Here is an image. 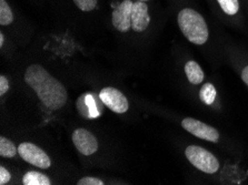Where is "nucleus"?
<instances>
[{"instance_id": "obj_1", "label": "nucleus", "mask_w": 248, "mask_h": 185, "mask_svg": "<svg viewBox=\"0 0 248 185\" xmlns=\"http://www.w3.org/2000/svg\"><path fill=\"white\" fill-rule=\"evenodd\" d=\"M25 81L37 93L46 108L59 110L66 104L68 99L66 88L43 66H29L25 72Z\"/></svg>"}, {"instance_id": "obj_2", "label": "nucleus", "mask_w": 248, "mask_h": 185, "mask_svg": "<svg viewBox=\"0 0 248 185\" xmlns=\"http://www.w3.org/2000/svg\"><path fill=\"white\" fill-rule=\"evenodd\" d=\"M180 31L195 46H204L209 40L208 25L204 17L193 8H184L178 13Z\"/></svg>"}, {"instance_id": "obj_3", "label": "nucleus", "mask_w": 248, "mask_h": 185, "mask_svg": "<svg viewBox=\"0 0 248 185\" xmlns=\"http://www.w3.org/2000/svg\"><path fill=\"white\" fill-rule=\"evenodd\" d=\"M185 157L195 169L205 174H216L220 169L218 157L202 146L195 144L186 146Z\"/></svg>"}, {"instance_id": "obj_4", "label": "nucleus", "mask_w": 248, "mask_h": 185, "mask_svg": "<svg viewBox=\"0 0 248 185\" xmlns=\"http://www.w3.org/2000/svg\"><path fill=\"white\" fill-rule=\"evenodd\" d=\"M180 126L184 130L194 135L195 138L214 143V144L220 142V132L216 128L202 122L201 120L187 116V118H184L180 121Z\"/></svg>"}, {"instance_id": "obj_5", "label": "nucleus", "mask_w": 248, "mask_h": 185, "mask_svg": "<svg viewBox=\"0 0 248 185\" xmlns=\"http://www.w3.org/2000/svg\"><path fill=\"white\" fill-rule=\"evenodd\" d=\"M18 153H19L22 160H25L29 164L35 165L37 168L48 169L51 165V161L48 154L33 143H21L18 146Z\"/></svg>"}, {"instance_id": "obj_6", "label": "nucleus", "mask_w": 248, "mask_h": 185, "mask_svg": "<svg viewBox=\"0 0 248 185\" xmlns=\"http://www.w3.org/2000/svg\"><path fill=\"white\" fill-rule=\"evenodd\" d=\"M99 98L103 103L116 113H125L128 111L129 103L125 94L112 86L104 88L99 93Z\"/></svg>"}, {"instance_id": "obj_7", "label": "nucleus", "mask_w": 248, "mask_h": 185, "mask_svg": "<svg viewBox=\"0 0 248 185\" xmlns=\"http://www.w3.org/2000/svg\"><path fill=\"white\" fill-rule=\"evenodd\" d=\"M73 142L81 154L88 157L98 151V141L92 132L86 129H77L73 133Z\"/></svg>"}, {"instance_id": "obj_8", "label": "nucleus", "mask_w": 248, "mask_h": 185, "mask_svg": "<svg viewBox=\"0 0 248 185\" xmlns=\"http://www.w3.org/2000/svg\"><path fill=\"white\" fill-rule=\"evenodd\" d=\"M134 2L131 0H124L112 11V25L120 32H127L131 28V10Z\"/></svg>"}, {"instance_id": "obj_9", "label": "nucleus", "mask_w": 248, "mask_h": 185, "mask_svg": "<svg viewBox=\"0 0 248 185\" xmlns=\"http://www.w3.org/2000/svg\"><path fill=\"white\" fill-rule=\"evenodd\" d=\"M150 22V16L148 14V6L145 1L137 0L134 2L131 10V29L136 32H141L147 29Z\"/></svg>"}, {"instance_id": "obj_10", "label": "nucleus", "mask_w": 248, "mask_h": 185, "mask_svg": "<svg viewBox=\"0 0 248 185\" xmlns=\"http://www.w3.org/2000/svg\"><path fill=\"white\" fill-rule=\"evenodd\" d=\"M187 81L193 85H202L205 80V72L199 63L195 60H187L184 66Z\"/></svg>"}, {"instance_id": "obj_11", "label": "nucleus", "mask_w": 248, "mask_h": 185, "mask_svg": "<svg viewBox=\"0 0 248 185\" xmlns=\"http://www.w3.org/2000/svg\"><path fill=\"white\" fill-rule=\"evenodd\" d=\"M217 89L212 82H205L201 85L198 91V97L202 103L206 105H213L216 103L217 100Z\"/></svg>"}, {"instance_id": "obj_12", "label": "nucleus", "mask_w": 248, "mask_h": 185, "mask_svg": "<svg viewBox=\"0 0 248 185\" xmlns=\"http://www.w3.org/2000/svg\"><path fill=\"white\" fill-rule=\"evenodd\" d=\"M22 183L25 185H50L49 177L37 171H29L22 177Z\"/></svg>"}, {"instance_id": "obj_13", "label": "nucleus", "mask_w": 248, "mask_h": 185, "mask_svg": "<svg viewBox=\"0 0 248 185\" xmlns=\"http://www.w3.org/2000/svg\"><path fill=\"white\" fill-rule=\"evenodd\" d=\"M220 9L227 16H236L239 13L240 5L238 0H217Z\"/></svg>"}, {"instance_id": "obj_14", "label": "nucleus", "mask_w": 248, "mask_h": 185, "mask_svg": "<svg viewBox=\"0 0 248 185\" xmlns=\"http://www.w3.org/2000/svg\"><path fill=\"white\" fill-rule=\"evenodd\" d=\"M18 153V148L10 140L1 137L0 138V156L3 157H14Z\"/></svg>"}, {"instance_id": "obj_15", "label": "nucleus", "mask_w": 248, "mask_h": 185, "mask_svg": "<svg viewBox=\"0 0 248 185\" xmlns=\"http://www.w3.org/2000/svg\"><path fill=\"white\" fill-rule=\"evenodd\" d=\"M14 21V14L6 0H0V25L8 26Z\"/></svg>"}, {"instance_id": "obj_16", "label": "nucleus", "mask_w": 248, "mask_h": 185, "mask_svg": "<svg viewBox=\"0 0 248 185\" xmlns=\"http://www.w3.org/2000/svg\"><path fill=\"white\" fill-rule=\"evenodd\" d=\"M74 2L82 11H92L97 6V0H74Z\"/></svg>"}, {"instance_id": "obj_17", "label": "nucleus", "mask_w": 248, "mask_h": 185, "mask_svg": "<svg viewBox=\"0 0 248 185\" xmlns=\"http://www.w3.org/2000/svg\"><path fill=\"white\" fill-rule=\"evenodd\" d=\"M78 185H104L105 183L103 181L97 179V177H90V176H86L82 177L79 181H78Z\"/></svg>"}, {"instance_id": "obj_18", "label": "nucleus", "mask_w": 248, "mask_h": 185, "mask_svg": "<svg viewBox=\"0 0 248 185\" xmlns=\"http://www.w3.org/2000/svg\"><path fill=\"white\" fill-rule=\"evenodd\" d=\"M11 175L9 171L3 167H0V184L5 185L10 181Z\"/></svg>"}, {"instance_id": "obj_19", "label": "nucleus", "mask_w": 248, "mask_h": 185, "mask_svg": "<svg viewBox=\"0 0 248 185\" xmlns=\"http://www.w3.org/2000/svg\"><path fill=\"white\" fill-rule=\"evenodd\" d=\"M9 90V82L5 75H0V96L7 93Z\"/></svg>"}, {"instance_id": "obj_20", "label": "nucleus", "mask_w": 248, "mask_h": 185, "mask_svg": "<svg viewBox=\"0 0 248 185\" xmlns=\"http://www.w3.org/2000/svg\"><path fill=\"white\" fill-rule=\"evenodd\" d=\"M3 43H5V37H3L2 32H0V47H2Z\"/></svg>"}, {"instance_id": "obj_21", "label": "nucleus", "mask_w": 248, "mask_h": 185, "mask_svg": "<svg viewBox=\"0 0 248 185\" xmlns=\"http://www.w3.org/2000/svg\"><path fill=\"white\" fill-rule=\"evenodd\" d=\"M139 1H147V0H139Z\"/></svg>"}]
</instances>
